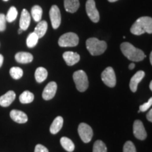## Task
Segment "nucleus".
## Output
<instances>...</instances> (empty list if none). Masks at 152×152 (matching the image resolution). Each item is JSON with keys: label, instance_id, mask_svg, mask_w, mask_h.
<instances>
[{"label": "nucleus", "instance_id": "nucleus-1", "mask_svg": "<svg viewBox=\"0 0 152 152\" xmlns=\"http://www.w3.org/2000/svg\"><path fill=\"white\" fill-rule=\"evenodd\" d=\"M130 32L135 35H141L147 33H152V18L149 16H142L134 22L130 28Z\"/></svg>", "mask_w": 152, "mask_h": 152}, {"label": "nucleus", "instance_id": "nucleus-2", "mask_svg": "<svg viewBox=\"0 0 152 152\" xmlns=\"http://www.w3.org/2000/svg\"><path fill=\"white\" fill-rule=\"evenodd\" d=\"M121 49L123 55L132 61H141L146 57L143 51L136 48L129 42L121 44Z\"/></svg>", "mask_w": 152, "mask_h": 152}, {"label": "nucleus", "instance_id": "nucleus-3", "mask_svg": "<svg viewBox=\"0 0 152 152\" xmlns=\"http://www.w3.org/2000/svg\"><path fill=\"white\" fill-rule=\"evenodd\" d=\"M86 47L91 55L99 56L105 52L107 48V44L106 42L99 40L97 38L91 37L87 39Z\"/></svg>", "mask_w": 152, "mask_h": 152}, {"label": "nucleus", "instance_id": "nucleus-4", "mask_svg": "<svg viewBox=\"0 0 152 152\" xmlns=\"http://www.w3.org/2000/svg\"><path fill=\"white\" fill-rule=\"evenodd\" d=\"M73 80L75 82L76 88L79 92H83L88 88V77H87V74L84 71L79 70V71H75L73 73Z\"/></svg>", "mask_w": 152, "mask_h": 152}, {"label": "nucleus", "instance_id": "nucleus-5", "mask_svg": "<svg viewBox=\"0 0 152 152\" xmlns=\"http://www.w3.org/2000/svg\"><path fill=\"white\" fill-rule=\"evenodd\" d=\"M79 43L78 36L74 33H67L61 36L58 44L61 47H75Z\"/></svg>", "mask_w": 152, "mask_h": 152}, {"label": "nucleus", "instance_id": "nucleus-6", "mask_svg": "<svg viewBox=\"0 0 152 152\" xmlns=\"http://www.w3.org/2000/svg\"><path fill=\"white\" fill-rule=\"evenodd\" d=\"M102 80L106 85L109 87H113L116 84V77L112 67H107L102 72Z\"/></svg>", "mask_w": 152, "mask_h": 152}, {"label": "nucleus", "instance_id": "nucleus-7", "mask_svg": "<svg viewBox=\"0 0 152 152\" xmlns=\"http://www.w3.org/2000/svg\"><path fill=\"white\" fill-rule=\"evenodd\" d=\"M78 134L82 141L85 143H88L92 140L93 137V130L91 127L86 123H82L78 126Z\"/></svg>", "mask_w": 152, "mask_h": 152}, {"label": "nucleus", "instance_id": "nucleus-8", "mask_svg": "<svg viewBox=\"0 0 152 152\" xmlns=\"http://www.w3.org/2000/svg\"><path fill=\"white\" fill-rule=\"evenodd\" d=\"M86 13L90 20L94 23H97L99 20V13L96 7L94 0H87L86 2Z\"/></svg>", "mask_w": 152, "mask_h": 152}, {"label": "nucleus", "instance_id": "nucleus-9", "mask_svg": "<svg viewBox=\"0 0 152 152\" xmlns=\"http://www.w3.org/2000/svg\"><path fill=\"white\" fill-rule=\"evenodd\" d=\"M49 16H50L51 23L54 29H57L60 26L61 22V12L58 7L56 5H53L49 11Z\"/></svg>", "mask_w": 152, "mask_h": 152}, {"label": "nucleus", "instance_id": "nucleus-10", "mask_svg": "<svg viewBox=\"0 0 152 152\" xmlns=\"http://www.w3.org/2000/svg\"><path fill=\"white\" fill-rule=\"evenodd\" d=\"M133 134L137 139L144 140L147 137V132L144 128L143 123L140 120H136L133 124Z\"/></svg>", "mask_w": 152, "mask_h": 152}, {"label": "nucleus", "instance_id": "nucleus-11", "mask_svg": "<svg viewBox=\"0 0 152 152\" xmlns=\"http://www.w3.org/2000/svg\"><path fill=\"white\" fill-rule=\"evenodd\" d=\"M57 90V85L55 82H50L47 85L42 92V98L45 100H50L54 98Z\"/></svg>", "mask_w": 152, "mask_h": 152}, {"label": "nucleus", "instance_id": "nucleus-12", "mask_svg": "<svg viewBox=\"0 0 152 152\" xmlns=\"http://www.w3.org/2000/svg\"><path fill=\"white\" fill-rule=\"evenodd\" d=\"M145 73L143 71H139L132 76L130 82V88L132 92H135L137 90L138 84L144 78Z\"/></svg>", "mask_w": 152, "mask_h": 152}, {"label": "nucleus", "instance_id": "nucleus-13", "mask_svg": "<svg viewBox=\"0 0 152 152\" xmlns=\"http://www.w3.org/2000/svg\"><path fill=\"white\" fill-rule=\"evenodd\" d=\"M63 58L68 66H73L77 64L80 59V55L76 52H66L63 54Z\"/></svg>", "mask_w": 152, "mask_h": 152}, {"label": "nucleus", "instance_id": "nucleus-14", "mask_svg": "<svg viewBox=\"0 0 152 152\" xmlns=\"http://www.w3.org/2000/svg\"><path fill=\"white\" fill-rule=\"evenodd\" d=\"M15 99H16V94L14 91H9L6 94L0 96V106L3 107H7L11 105Z\"/></svg>", "mask_w": 152, "mask_h": 152}, {"label": "nucleus", "instance_id": "nucleus-15", "mask_svg": "<svg viewBox=\"0 0 152 152\" xmlns=\"http://www.w3.org/2000/svg\"><path fill=\"white\" fill-rule=\"evenodd\" d=\"M10 117L15 122L20 123H26L28 121V116L24 112L18 110H12L10 112Z\"/></svg>", "mask_w": 152, "mask_h": 152}, {"label": "nucleus", "instance_id": "nucleus-16", "mask_svg": "<svg viewBox=\"0 0 152 152\" xmlns=\"http://www.w3.org/2000/svg\"><path fill=\"white\" fill-rule=\"evenodd\" d=\"M30 19H31V17L29 12L26 9H23L21 15H20V21H19L20 29H22L23 31L28 29L30 23Z\"/></svg>", "mask_w": 152, "mask_h": 152}, {"label": "nucleus", "instance_id": "nucleus-17", "mask_svg": "<svg viewBox=\"0 0 152 152\" xmlns=\"http://www.w3.org/2000/svg\"><path fill=\"white\" fill-rule=\"evenodd\" d=\"M15 59L20 64H29L33 60V56L28 52H18L15 55Z\"/></svg>", "mask_w": 152, "mask_h": 152}, {"label": "nucleus", "instance_id": "nucleus-18", "mask_svg": "<svg viewBox=\"0 0 152 152\" xmlns=\"http://www.w3.org/2000/svg\"><path fill=\"white\" fill-rule=\"evenodd\" d=\"M80 7L79 0H64V8L69 13H75Z\"/></svg>", "mask_w": 152, "mask_h": 152}, {"label": "nucleus", "instance_id": "nucleus-19", "mask_svg": "<svg viewBox=\"0 0 152 152\" xmlns=\"http://www.w3.org/2000/svg\"><path fill=\"white\" fill-rule=\"evenodd\" d=\"M63 124H64V119L61 116H57L56 118L54 120L52 125L50 126V132L53 134H56L61 130L62 128Z\"/></svg>", "mask_w": 152, "mask_h": 152}, {"label": "nucleus", "instance_id": "nucleus-20", "mask_svg": "<svg viewBox=\"0 0 152 152\" xmlns=\"http://www.w3.org/2000/svg\"><path fill=\"white\" fill-rule=\"evenodd\" d=\"M47 28H48L47 23L45 20H40L35 27L34 33L38 36V37L42 38L46 34Z\"/></svg>", "mask_w": 152, "mask_h": 152}, {"label": "nucleus", "instance_id": "nucleus-21", "mask_svg": "<svg viewBox=\"0 0 152 152\" xmlns=\"http://www.w3.org/2000/svg\"><path fill=\"white\" fill-rule=\"evenodd\" d=\"M48 75V72L45 68L39 67L36 69L35 73V77L37 83H42L47 79Z\"/></svg>", "mask_w": 152, "mask_h": 152}, {"label": "nucleus", "instance_id": "nucleus-22", "mask_svg": "<svg viewBox=\"0 0 152 152\" xmlns=\"http://www.w3.org/2000/svg\"><path fill=\"white\" fill-rule=\"evenodd\" d=\"M61 144L62 147L64 148L66 151L68 152H73L75 149V144L69 138L66 137H63L60 140Z\"/></svg>", "mask_w": 152, "mask_h": 152}, {"label": "nucleus", "instance_id": "nucleus-23", "mask_svg": "<svg viewBox=\"0 0 152 152\" xmlns=\"http://www.w3.org/2000/svg\"><path fill=\"white\" fill-rule=\"evenodd\" d=\"M34 94L30 91H24L19 96V101L22 104H30L33 102Z\"/></svg>", "mask_w": 152, "mask_h": 152}, {"label": "nucleus", "instance_id": "nucleus-24", "mask_svg": "<svg viewBox=\"0 0 152 152\" xmlns=\"http://www.w3.org/2000/svg\"><path fill=\"white\" fill-rule=\"evenodd\" d=\"M31 14L35 21H40L42 16V9L38 5L34 6L31 9Z\"/></svg>", "mask_w": 152, "mask_h": 152}, {"label": "nucleus", "instance_id": "nucleus-25", "mask_svg": "<svg viewBox=\"0 0 152 152\" xmlns=\"http://www.w3.org/2000/svg\"><path fill=\"white\" fill-rule=\"evenodd\" d=\"M39 39V38L38 37V36L34 32L31 33L28 36L27 39H26V45H27V46L29 48H33V47L37 45Z\"/></svg>", "mask_w": 152, "mask_h": 152}, {"label": "nucleus", "instance_id": "nucleus-26", "mask_svg": "<svg viewBox=\"0 0 152 152\" xmlns=\"http://www.w3.org/2000/svg\"><path fill=\"white\" fill-rule=\"evenodd\" d=\"M17 16H18V11L16 8L14 7H11L8 11L7 15L6 16V20L9 23H11L16 20Z\"/></svg>", "mask_w": 152, "mask_h": 152}, {"label": "nucleus", "instance_id": "nucleus-27", "mask_svg": "<svg viewBox=\"0 0 152 152\" xmlns=\"http://www.w3.org/2000/svg\"><path fill=\"white\" fill-rule=\"evenodd\" d=\"M92 152H107L106 144L102 140H96L93 146Z\"/></svg>", "mask_w": 152, "mask_h": 152}, {"label": "nucleus", "instance_id": "nucleus-28", "mask_svg": "<svg viewBox=\"0 0 152 152\" xmlns=\"http://www.w3.org/2000/svg\"><path fill=\"white\" fill-rule=\"evenodd\" d=\"M10 75L13 79L18 80L21 78L23 75V71L19 67H12L10 69Z\"/></svg>", "mask_w": 152, "mask_h": 152}, {"label": "nucleus", "instance_id": "nucleus-29", "mask_svg": "<svg viewBox=\"0 0 152 152\" xmlns=\"http://www.w3.org/2000/svg\"><path fill=\"white\" fill-rule=\"evenodd\" d=\"M123 152H137L134 144L131 141H127L123 146Z\"/></svg>", "mask_w": 152, "mask_h": 152}, {"label": "nucleus", "instance_id": "nucleus-30", "mask_svg": "<svg viewBox=\"0 0 152 152\" xmlns=\"http://www.w3.org/2000/svg\"><path fill=\"white\" fill-rule=\"evenodd\" d=\"M152 105V98H149V99L148 100L147 102H146V103H144L142 104V105H140V112H144L146 111H147V110H149L150 109V107H151Z\"/></svg>", "mask_w": 152, "mask_h": 152}, {"label": "nucleus", "instance_id": "nucleus-31", "mask_svg": "<svg viewBox=\"0 0 152 152\" xmlns=\"http://www.w3.org/2000/svg\"><path fill=\"white\" fill-rule=\"evenodd\" d=\"M6 16L3 14H0V32L4 31L6 29Z\"/></svg>", "mask_w": 152, "mask_h": 152}, {"label": "nucleus", "instance_id": "nucleus-32", "mask_svg": "<svg viewBox=\"0 0 152 152\" xmlns=\"http://www.w3.org/2000/svg\"><path fill=\"white\" fill-rule=\"evenodd\" d=\"M35 152H49V150L42 144H37L35 148Z\"/></svg>", "mask_w": 152, "mask_h": 152}, {"label": "nucleus", "instance_id": "nucleus-33", "mask_svg": "<svg viewBox=\"0 0 152 152\" xmlns=\"http://www.w3.org/2000/svg\"><path fill=\"white\" fill-rule=\"evenodd\" d=\"M147 118L149 122H152V110L150 109L149 113L147 114Z\"/></svg>", "mask_w": 152, "mask_h": 152}, {"label": "nucleus", "instance_id": "nucleus-34", "mask_svg": "<svg viewBox=\"0 0 152 152\" xmlns=\"http://www.w3.org/2000/svg\"><path fill=\"white\" fill-rule=\"evenodd\" d=\"M4 62V56L1 54H0V68L1 67Z\"/></svg>", "mask_w": 152, "mask_h": 152}, {"label": "nucleus", "instance_id": "nucleus-35", "mask_svg": "<svg viewBox=\"0 0 152 152\" xmlns=\"http://www.w3.org/2000/svg\"><path fill=\"white\" fill-rule=\"evenodd\" d=\"M134 66H135V65H134V64H133V63H132V64H130V65H129V69L132 70L133 68H134Z\"/></svg>", "mask_w": 152, "mask_h": 152}, {"label": "nucleus", "instance_id": "nucleus-36", "mask_svg": "<svg viewBox=\"0 0 152 152\" xmlns=\"http://www.w3.org/2000/svg\"><path fill=\"white\" fill-rule=\"evenodd\" d=\"M150 63L152 64V52L150 53Z\"/></svg>", "mask_w": 152, "mask_h": 152}, {"label": "nucleus", "instance_id": "nucleus-37", "mask_svg": "<svg viewBox=\"0 0 152 152\" xmlns=\"http://www.w3.org/2000/svg\"><path fill=\"white\" fill-rule=\"evenodd\" d=\"M149 88H150V90H152V81L150 82V84H149Z\"/></svg>", "mask_w": 152, "mask_h": 152}, {"label": "nucleus", "instance_id": "nucleus-38", "mask_svg": "<svg viewBox=\"0 0 152 152\" xmlns=\"http://www.w3.org/2000/svg\"><path fill=\"white\" fill-rule=\"evenodd\" d=\"M23 30L22 29H20H20H19V30H18V34H21V33H22V32H23Z\"/></svg>", "mask_w": 152, "mask_h": 152}, {"label": "nucleus", "instance_id": "nucleus-39", "mask_svg": "<svg viewBox=\"0 0 152 152\" xmlns=\"http://www.w3.org/2000/svg\"><path fill=\"white\" fill-rule=\"evenodd\" d=\"M109 2H115V1H117L118 0H108Z\"/></svg>", "mask_w": 152, "mask_h": 152}, {"label": "nucleus", "instance_id": "nucleus-40", "mask_svg": "<svg viewBox=\"0 0 152 152\" xmlns=\"http://www.w3.org/2000/svg\"><path fill=\"white\" fill-rule=\"evenodd\" d=\"M3 1H9V0H3Z\"/></svg>", "mask_w": 152, "mask_h": 152}]
</instances>
